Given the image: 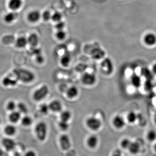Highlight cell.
<instances>
[{"label": "cell", "instance_id": "6da1fadb", "mask_svg": "<svg viewBox=\"0 0 156 156\" xmlns=\"http://www.w3.org/2000/svg\"><path fill=\"white\" fill-rule=\"evenodd\" d=\"M13 74L18 81L25 83H30L34 81L35 75L30 70L23 68H17L13 70Z\"/></svg>", "mask_w": 156, "mask_h": 156}, {"label": "cell", "instance_id": "7a4b0ae2", "mask_svg": "<svg viewBox=\"0 0 156 156\" xmlns=\"http://www.w3.org/2000/svg\"><path fill=\"white\" fill-rule=\"evenodd\" d=\"M35 132L37 138L40 141H44L48 134V127L47 124L44 122H39L35 127Z\"/></svg>", "mask_w": 156, "mask_h": 156}, {"label": "cell", "instance_id": "3957f363", "mask_svg": "<svg viewBox=\"0 0 156 156\" xmlns=\"http://www.w3.org/2000/svg\"><path fill=\"white\" fill-rule=\"evenodd\" d=\"M50 89L47 85H44L37 89L33 94V98L35 101H40L46 98L49 95Z\"/></svg>", "mask_w": 156, "mask_h": 156}, {"label": "cell", "instance_id": "277c9868", "mask_svg": "<svg viewBox=\"0 0 156 156\" xmlns=\"http://www.w3.org/2000/svg\"><path fill=\"white\" fill-rule=\"evenodd\" d=\"M100 67L101 71L106 76L111 75L114 70L113 62L108 57L102 59L101 62Z\"/></svg>", "mask_w": 156, "mask_h": 156}, {"label": "cell", "instance_id": "5b68a950", "mask_svg": "<svg viewBox=\"0 0 156 156\" xmlns=\"http://www.w3.org/2000/svg\"><path fill=\"white\" fill-rule=\"evenodd\" d=\"M87 127L93 131H97L102 126V122L99 119L95 116L89 117L86 120Z\"/></svg>", "mask_w": 156, "mask_h": 156}, {"label": "cell", "instance_id": "8992f818", "mask_svg": "<svg viewBox=\"0 0 156 156\" xmlns=\"http://www.w3.org/2000/svg\"><path fill=\"white\" fill-rule=\"evenodd\" d=\"M81 82L86 86H93L97 82V77L93 73L86 72L81 77Z\"/></svg>", "mask_w": 156, "mask_h": 156}, {"label": "cell", "instance_id": "52a82bcc", "mask_svg": "<svg viewBox=\"0 0 156 156\" xmlns=\"http://www.w3.org/2000/svg\"><path fill=\"white\" fill-rule=\"evenodd\" d=\"M18 80L12 73V74L5 76L3 78L2 84L5 87H14L17 84Z\"/></svg>", "mask_w": 156, "mask_h": 156}, {"label": "cell", "instance_id": "ba28073f", "mask_svg": "<svg viewBox=\"0 0 156 156\" xmlns=\"http://www.w3.org/2000/svg\"><path fill=\"white\" fill-rule=\"evenodd\" d=\"M59 144L62 149L64 151L69 150L71 146L70 137L67 134H62L59 137Z\"/></svg>", "mask_w": 156, "mask_h": 156}, {"label": "cell", "instance_id": "9c48e42d", "mask_svg": "<svg viewBox=\"0 0 156 156\" xmlns=\"http://www.w3.org/2000/svg\"><path fill=\"white\" fill-rule=\"evenodd\" d=\"M143 42L146 46L153 47L156 44V35L151 32L146 34L143 37Z\"/></svg>", "mask_w": 156, "mask_h": 156}, {"label": "cell", "instance_id": "30bf717a", "mask_svg": "<svg viewBox=\"0 0 156 156\" xmlns=\"http://www.w3.org/2000/svg\"><path fill=\"white\" fill-rule=\"evenodd\" d=\"M112 123L114 127L118 129H122L126 125V120L120 115L115 116L112 120Z\"/></svg>", "mask_w": 156, "mask_h": 156}, {"label": "cell", "instance_id": "8fae6325", "mask_svg": "<svg viewBox=\"0 0 156 156\" xmlns=\"http://www.w3.org/2000/svg\"><path fill=\"white\" fill-rule=\"evenodd\" d=\"M91 57L95 60H100L105 58V52L100 48H95L91 51Z\"/></svg>", "mask_w": 156, "mask_h": 156}, {"label": "cell", "instance_id": "7c38bea8", "mask_svg": "<svg viewBox=\"0 0 156 156\" xmlns=\"http://www.w3.org/2000/svg\"><path fill=\"white\" fill-rule=\"evenodd\" d=\"M49 106L50 111L53 112H61L62 111V103L60 101L54 100L52 101L49 103Z\"/></svg>", "mask_w": 156, "mask_h": 156}, {"label": "cell", "instance_id": "4fadbf2b", "mask_svg": "<svg viewBox=\"0 0 156 156\" xmlns=\"http://www.w3.org/2000/svg\"><path fill=\"white\" fill-rule=\"evenodd\" d=\"M41 17V14L37 10L31 11L27 14V19L29 22L34 23L38 22Z\"/></svg>", "mask_w": 156, "mask_h": 156}, {"label": "cell", "instance_id": "5bb4252c", "mask_svg": "<svg viewBox=\"0 0 156 156\" xmlns=\"http://www.w3.org/2000/svg\"><path fill=\"white\" fill-rule=\"evenodd\" d=\"M2 144L6 150L8 151L13 150L16 147V144L14 140L7 137L3 138L2 140Z\"/></svg>", "mask_w": 156, "mask_h": 156}, {"label": "cell", "instance_id": "9a60e30c", "mask_svg": "<svg viewBox=\"0 0 156 156\" xmlns=\"http://www.w3.org/2000/svg\"><path fill=\"white\" fill-rule=\"evenodd\" d=\"M79 94V90L77 87L75 86H71L68 88L66 90V95L68 98L70 99L76 98Z\"/></svg>", "mask_w": 156, "mask_h": 156}, {"label": "cell", "instance_id": "2e32d148", "mask_svg": "<svg viewBox=\"0 0 156 156\" xmlns=\"http://www.w3.org/2000/svg\"><path fill=\"white\" fill-rule=\"evenodd\" d=\"M87 145L90 148L95 149L98 144V138L95 135H91L87 138Z\"/></svg>", "mask_w": 156, "mask_h": 156}, {"label": "cell", "instance_id": "e0dca14e", "mask_svg": "<svg viewBox=\"0 0 156 156\" xmlns=\"http://www.w3.org/2000/svg\"><path fill=\"white\" fill-rule=\"evenodd\" d=\"M27 41L28 44L32 48H36L39 43V37L37 34H31L27 38Z\"/></svg>", "mask_w": 156, "mask_h": 156}, {"label": "cell", "instance_id": "ac0fdd59", "mask_svg": "<svg viewBox=\"0 0 156 156\" xmlns=\"http://www.w3.org/2000/svg\"><path fill=\"white\" fill-rule=\"evenodd\" d=\"M140 147H141L139 142L135 141H132L128 148V150L132 154L136 155L139 153Z\"/></svg>", "mask_w": 156, "mask_h": 156}, {"label": "cell", "instance_id": "d6986e66", "mask_svg": "<svg viewBox=\"0 0 156 156\" xmlns=\"http://www.w3.org/2000/svg\"><path fill=\"white\" fill-rule=\"evenodd\" d=\"M131 85L134 88L138 89L141 87L142 84V79L140 76L137 74H134L131 77Z\"/></svg>", "mask_w": 156, "mask_h": 156}, {"label": "cell", "instance_id": "ffe728a7", "mask_svg": "<svg viewBox=\"0 0 156 156\" xmlns=\"http://www.w3.org/2000/svg\"><path fill=\"white\" fill-rule=\"evenodd\" d=\"M22 3V0H10L8 6L12 11H16L21 8Z\"/></svg>", "mask_w": 156, "mask_h": 156}, {"label": "cell", "instance_id": "44dd1931", "mask_svg": "<svg viewBox=\"0 0 156 156\" xmlns=\"http://www.w3.org/2000/svg\"><path fill=\"white\" fill-rule=\"evenodd\" d=\"M9 121L12 123H17L21 119V114L17 110L11 112L9 115Z\"/></svg>", "mask_w": 156, "mask_h": 156}, {"label": "cell", "instance_id": "7402d4cb", "mask_svg": "<svg viewBox=\"0 0 156 156\" xmlns=\"http://www.w3.org/2000/svg\"><path fill=\"white\" fill-rule=\"evenodd\" d=\"M71 62V56L68 53L63 54L60 58V64L63 67H67L69 66Z\"/></svg>", "mask_w": 156, "mask_h": 156}, {"label": "cell", "instance_id": "603a6c76", "mask_svg": "<svg viewBox=\"0 0 156 156\" xmlns=\"http://www.w3.org/2000/svg\"><path fill=\"white\" fill-rule=\"evenodd\" d=\"M28 44L27 38L24 37H20L15 41V46L17 48L22 49Z\"/></svg>", "mask_w": 156, "mask_h": 156}, {"label": "cell", "instance_id": "cb8c5ba5", "mask_svg": "<svg viewBox=\"0 0 156 156\" xmlns=\"http://www.w3.org/2000/svg\"><path fill=\"white\" fill-rule=\"evenodd\" d=\"M17 16H18V14L15 12V11L9 12L7 13L4 17V20L7 23H11L17 19Z\"/></svg>", "mask_w": 156, "mask_h": 156}, {"label": "cell", "instance_id": "d4e9b609", "mask_svg": "<svg viewBox=\"0 0 156 156\" xmlns=\"http://www.w3.org/2000/svg\"><path fill=\"white\" fill-rule=\"evenodd\" d=\"M72 115L71 112L69 111L63 110L61 112L60 115V120L65 121V122H69L71 119Z\"/></svg>", "mask_w": 156, "mask_h": 156}, {"label": "cell", "instance_id": "484cf974", "mask_svg": "<svg viewBox=\"0 0 156 156\" xmlns=\"http://www.w3.org/2000/svg\"><path fill=\"white\" fill-rule=\"evenodd\" d=\"M126 119L128 123L134 124L138 119V115L135 112L131 111L128 113Z\"/></svg>", "mask_w": 156, "mask_h": 156}, {"label": "cell", "instance_id": "4316f807", "mask_svg": "<svg viewBox=\"0 0 156 156\" xmlns=\"http://www.w3.org/2000/svg\"><path fill=\"white\" fill-rule=\"evenodd\" d=\"M5 133L9 136H13L17 132V129L15 126L12 125H8L5 127Z\"/></svg>", "mask_w": 156, "mask_h": 156}, {"label": "cell", "instance_id": "83f0119b", "mask_svg": "<svg viewBox=\"0 0 156 156\" xmlns=\"http://www.w3.org/2000/svg\"><path fill=\"white\" fill-rule=\"evenodd\" d=\"M21 122L23 126L24 127H29L32 124L33 120L31 117L26 115L21 119Z\"/></svg>", "mask_w": 156, "mask_h": 156}, {"label": "cell", "instance_id": "f1b7e54d", "mask_svg": "<svg viewBox=\"0 0 156 156\" xmlns=\"http://www.w3.org/2000/svg\"><path fill=\"white\" fill-rule=\"evenodd\" d=\"M17 111L20 113L27 114L28 112V108L27 105L23 102H20L17 104Z\"/></svg>", "mask_w": 156, "mask_h": 156}, {"label": "cell", "instance_id": "f546056e", "mask_svg": "<svg viewBox=\"0 0 156 156\" xmlns=\"http://www.w3.org/2000/svg\"><path fill=\"white\" fill-rule=\"evenodd\" d=\"M147 139L151 142H154L156 140V131L151 130L148 131L146 135Z\"/></svg>", "mask_w": 156, "mask_h": 156}, {"label": "cell", "instance_id": "4dcf8cb0", "mask_svg": "<svg viewBox=\"0 0 156 156\" xmlns=\"http://www.w3.org/2000/svg\"><path fill=\"white\" fill-rule=\"evenodd\" d=\"M132 141L129 138H124L120 142V146L122 148L125 150H128Z\"/></svg>", "mask_w": 156, "mask_h": 156}, {"label": "cell", "instance_id": "1f68e13d", "mask_svg": "<svg viewBox=\"0 0 156 156\" xmlns=\"http://www.w3.org/2000/svg\"><path fill=\"white\" fill-rule=\"evenodd\" d=\"M39 111L43 115H46L48 114L50 111L49 105L46 103H43L40 105L39 107Z\"/></svg>", "mask_w": 156, "mask_h": 156}, {"label": "cell", "instance_id": "d6a6232c", "mask_svg": "<svg viewBox=\"0 0 156 156\" xmlns=\"http://www.w3.org/2000/svg\"><path fill=\"white\" fill-rule=\"evenodd\" d=\"M17 108V104L14 101H9L6 105V108L9 111L12 112L16 110Z\"/></svg>", "mask_w": 156, "mask_h": 156}, {"label": "cell", "instance_id": "836d02e7", "mask_svg": "<svg viewBox=\"0 0 156 156\" xmlns=\"http://www.w3.org/2000/svg\"><path fill=\"white\" fill-rule=\"evenodd\" d=\"M58 126L60 129L62 131H66L69 129V122L60 120L58 123Z\"/></svg>", "mask_w": 156, "mask_h": 156}, {"label": "cell", "instance_id": "e575fe53", "mask_svg": "<svg viewBox=\"0 0 156 156\" xmlns=\"http://www.w3.org/2000/svg\"><path fill=\"white\" fill-rule=\"evenodd\" d=\"M56 38L59 41H63L66 37V33L64 30H58L55 34Z\"/></svg>", "mask_w": 156, "mask_h": 156}, {"label": "cell", "instance_id": "d590c367", "mask_svg": "<svg viewBox=\"0 0 156 156\" xmlns=\"http://www.w3.org/2000/svg\"><path fill=\"white\" fill-rule=\"evenodd\" d=\"M62 18V15L61 13L59 12H56L52 14L51 19L53 22H57L61 21Z\"/></svg>", "mask_w": 156, "mask_h": 156}, {"label": "cell", "instance_id": "8d00e7d4", "mask_svg": "<svg viewBox=\"0 0 156 156\" xmlns=\"http://www.w3.org/2000/svg\"><path fill=\"white\" fill-rule=\"evenodd\" d=\"M52 15L50 11H45L42 14L41 16L45 21H48V20L51 19Z\"/></svg>", "mask_w": 156, "mask_h": 156}, {"label": "cell", "instance_id": "74e56055", "mask_svg": "<svg viewBox=\"0 0 156 156\" xmlns=\"http://www.w3.org/2000/svg\"><path fill=\"white\" fill-rule=\"evenodd\" d=\"M141 73L142 75L145 78H148V80H151L150 78L151 76V75L153 74L151 71H149V70L147 68L143 69L141 70Z\"/></svg>", "mask_w": 156, "mask_h": 156}, {"label": "cell", "instance_id": "f35d334b", "mask_svg": "<svg viewBox=\"0 0 156 156\" xmlns=\"http://www.w3.org/2000/svg\"><path fill=\"white\" fill-rule=\"evenodd\" d=\"M65 27V23L63 21L61 20V21L56 23L55 28H56L57 30H63Z\"/></svg>", "mask_w": 156, "mask_h": 156}, {"label": "cell", "instance_id": "ab89813d", "mask_svg": "<svg viewBox=\"0 0 156 156\" xmlns=\"http://www.w3.org/2000/svg\"><path fill=\"white\" fill-rule=\"evenodd\" d=\"M35 60L39 64H42L45 61L44 57L42 54H39L35 56Z\"/></svg>", "mask_w": 156, "mask_h": 156}, {"label": "cell", "instance_id": "60d3db41", "mask_svg": "<svg viewBox=\"0 0 156 156\" xmlns=\"http://www.w3.org/2000/svg\"><path fill=\"white\" fill-rule=\"evenodd\" d=\"M112 156H123L122 151L119 149L115 150L112 154Z\"/></svg>", "mask_w": 156, "mask_h": 156}, {"label": "cell", "instance_id": "b9f144b4", "mask_svg": "<svg viewBox=\"0 0 156 156\" xmlns=\"http://www.w3.org/2000/svg\"><path fill=\"white\" fill-rule=\"evenodd\" d=\"M24 156H37V154L34 151H29L25 154Z\"/></svg>", "mask_w": 156, "mask_h": 156}, {"label": "cell", "instance_id": "7bdbcfd3", "mask_svg": "<svg viewBox=\"0 0 156 156\" xmlns=\"http://www.w3.org/2000/svg\"><path fill=\"white\" fill-rule=\"evenodd\" d=\"M151 71L153 74L156 75V62L154 63L153 65L152 66V67L151 69Z\"/></svg>", "mask_w": 156, "mask_h": 156}, {"label": "cell", "instance_id": "ee69618b", "mask_svg": "<svg viewBox=\"0 0 156 156\" xmlns=\"http://www.w3.org/2000/svg\"><path fill=\"white\" fill-rule=\"evenodd\" d=\"M4 154L3 151L0 150V156H3Z\"/></svg>", "mask_w": 156, "mask_h": 156}, {"label": "cell", "instance_id": "f6af8a7d", "mask_svg": "<svg viewBox=\"0 0 156 156\" xmlns=\"http://www.w3.org/2000/svg\"><path fill=\"white\" fill-rule=\"evenodd\" d=\"M154 149L155 151L156 152V143L155 144H154Z\"/></svg>", "mask_w": 156, "mask_h": 156}, {"label": "cell", "instance_id": "bcb514c9", "mask_svg": "<svg viewBox=\"0 0 156 156\" xmlns=\"http://www.w3.org/2000/svg\"><path fill=\"white\" fill-rule=\"evenodd\" d=\"M1 118H0V123H1Z\"/></svg>", "mask_w": 156, "mask_h": 156}, {"label": "cell", "instance_id": "7dc6e473", "mask_svg": "<svg viewBox=\"0 0 156 156\" xmlns=\"http://www.w3.org/2000/svg\"><path fill=\"white\" fill-rule=\"evenodd\" d=\"M0 129H1V128H0Z\"/></svg>", "mask_w": 156, "mask_h": 156}, {"label": "cell", "instance_id": "c3c4849f", "mask_svg": "<svg viewBox=\"0 0 156 156\" xmlns=\"http://www.w3.org/2000/svg\"></svg>", "mask_w": 156, "mask_h": 156}]
</instances>
